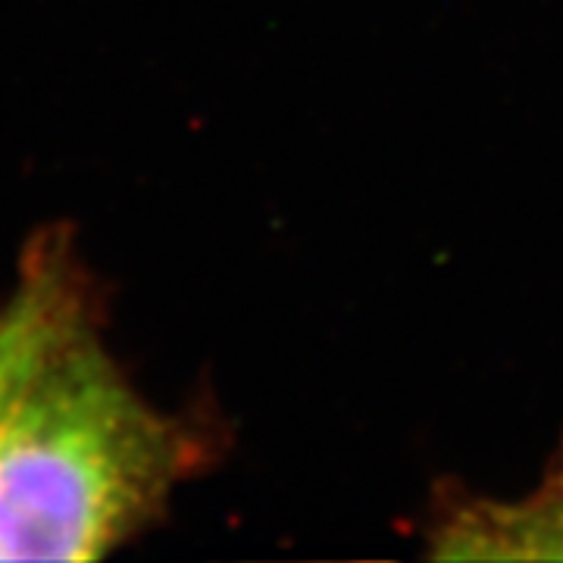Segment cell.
Instances as JSON below:
<instances>
[{
	"instance_id": "3957f363",
	"label": "cell",
	"mask_w": 563,
	"mask_h": 563,
	"mask_svg": "<svg viewBox=\"0 0 563 563\" xmlns=\"http://www.w3.org/2000/svg\"><path fill=\"white\" fill-rule=\"evenodd\" d=\"M435 551L451 558H561L563 554V466L520 504H470L432 532Z\"/></svg>"
},
{
	"instance_id": "6da1fadb",
	"label": "cell",
	"mask_w": 563,
	"mask_h": 563,
	"mask_svg": "<svg viewBox=\"0 0 563 563\" xmlns=\"http://www.w3.org/2000/svg\"><path fill=\"white\" fill-rule=\"evenodd\" d=\"M201 439L141 398L95 325L44 363L0 432V561H95L163 514Z\"/></svg>"
},
{
	"instance_id": "7a4b0ae2",
	"label": "cell",
	"mask_w": 563,
	"mask_h": 563,
	"mask_svg": "<svg viewBox=\"0 0 563 563\" xmlns=\"http://www.w3.org/2000/svg\"><path fill=\"white\" fill-rule=\"evenodd\" d=\"M85 325H91L88 285L69 242L41 239L13 298L0 307V432L44 363Z\"/></svg>"
}]
</instances>
